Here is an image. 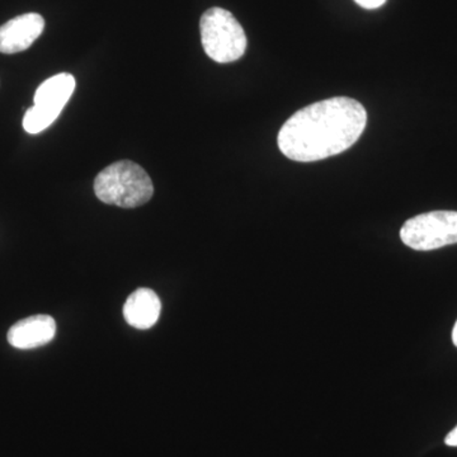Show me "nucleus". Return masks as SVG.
I'll return each instance as SVG.
<instances>
[{
  "label": "nucleus",
  "mask_w": 457,
  "mask_h": 457,
  "mask_svg": "<svg viewBox=\"0 0 457 457\" xmlns=\"http://www.w3.org/2000/svg\"><path fill=\"white\" fill-rule=\"evenodd\" d=\"M366 125L368 112L356 99H324L297 111L284 123L278 147L291 161H321L350 149Z\"/></svg>",
  "instance_id": "f257e3e1"
},
{
  "label": "nucleus",
  "mask_w": 457,
  "mask_h": 457,
  "mask_svg": "<svg viewBox=\"0 0 457 457\" xmlns=\"http://www.w3.org/2000/svg\"><path fill=\"white\" fill-rule=\"evenodd\" d=\"M95 192L104 204L135 209L149 203L154 195V186L139 164L120 161L108 165L96 177Z\"/></svg>",
  "instance_id": "f03ea898"
},
{
  "label": "nucleus",
  "mask_w": 457,
  "mask_h": 457,
  "mask_svg": "<svg viewBox=\"0 0 457 457\" xmlns=\"http://www.w3.org/2000/svg\"><path fill=\"white\" fill-rule=\"evenodd\" d=\"M200 31L204 53L213 62L228 64L245 55V29L227 9L215 7L204 12L201 17Z\"/></svg>",
  "instance_id": "7ed1b4c3"
},
{
  "label": "nucleus",
  "mask_w": 457,
  "mask_h": 457,
  "mask_svg": "<svg viewBox=\"0 0 457 457\" xmlns=\"http://www.w3.org/2000/svg\"><path fill=\"white\" fill-rule=\"evenodd\" d=\"M400 239L414 251H435L457 243V212L420 213L404 222Z\"/></svg>",
  "instance_id": "20e7f679"
},
{
  "label": "nucleus",
  "mask_w": 457,
  "mask_h": 457,
  "mask_svg": "<svg viewBox=\"0 0 457 457\" xmlns=\"http://www.w3.org/2000/svg\"><path fill=\"white\" fill-rule=\"evenodd\" d=\"M75 78L69 73L54 75L38 87L35 104L27 110L23 128L29 134H40L55 122L62 108L73 96Z\"/></svg>",
  "instance_id": "39448f33"
},
{
  "label": "nucleus",
  "mask_w": 457,
  "mask_h": 457,
  "mask_svg": "<svg viewBox=\"0 0 457 457\" xmlns=\"http://www.w3.org/2000/svg\"><path fill=\"white\" fill-rule=\"evenodd\" d=\"M45 20L37 13L13 18L0 27V53L17 54L32 46L44 32Z\"/></svg>",
  "instance_id": "423d86ee"
},
{
  "label": "nucleus",
  "mask_w": 457,
  "mask_h": 457,
  "mask_svg": "<svg viewBox=\"0 0 457 457\" xmlns=\"http://www.w3.org/2000/svg\"><path fill=\"white\" fill-rule=\"evenodd\" d=\"M56 323L50 315H32L9 329L8 342L18 350H32L53 341Z\"/></svg>",
  "instance_id": "0eeeda50"
},
{
  "label": "nucleus",
  "mask_w": 457,
  "mask_h": 457,
  "mask_svg": "<svg viewBox=\"0 0 457 457\" xmlns=\"http://www.w3.org/2000/svg\"><path fill=\"white\" fill-rule=\"evenodd\" d=\"M162 303L150 288H139L132 293L123 306V317L137 329L145 330L154 326L161 317Z\"/></svg>",
  "instance_id": "6e6552de"
},
{
  "label": "nucleus",
  "mask_w": 457,
  "mask_h": 457,
  "mask_svg": "<svg viewBox=\"0 0 457 457\" xmlns=\"http://www.w3.org/2000/svg\"><path fill=\"white\" fill-rule=\"evenodd\" d=\"M360 7L365 9H378L383 7L386 0H354Z\"/></svg>",
  "instance_id": "1a4fd4ad"
},
{
  "label": "nucleus",
  "mask_w": 457,
  "mask_h": 457,
  "mask_svg": "<svg viewBox=\"0 0 457 457\" xmlns=\"http://www.w3.org/2000/svg\"><path fill=\"white\" fill-rule=\"evenodd\" d=\"M445 444H446L447 446L457 447V426L446 436Z\"/></svg>",
  "instance_id": "9d476101"
},
{
  "label": "nucleus",
  "mask_w": 457,
  "mask_h": 457,
  "mask_svg": "<svg viewBox=\"0 0 457 457\" xmlns=\"http://www.w3.org/2000/svg\"><path fill=\"white\" fill-rule=\"evenodd\" d=\"M453 345H455L457 347V321L455 323V327H453Z\"/></svg>",
  "instance_id": "9b49d317"
}]
</instances>
